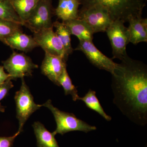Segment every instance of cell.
<instances>
[{"instance_id":"obj_6","label":"cell","mask_w":147,"mask_h":147,"mask_svg":"<svg viewBox=\"0 0 147 147\" xmlns=\"http://www.w3.org/2000/svg\"><path fill=\"white\" fill-rule=\"evenodd\" d=\"M78 18L85 21L94 34L105 32L113 21L108 11L98 5L82 7Z\"/></svg>"},{"instance_id":"obj_12","label":"cell","mask_w":147,"mask_h":147,"mask_svg":"<svg viewBox=\"0 0 147 147\" xmlns=\"http://www.w3.org/2000/svg\"><path fill=\"white\" fill-rule=\"evenodd\" d=\"M3 42L12 49L26 53L38 47L33 37L25 34L22 30L18 31L6 38Z\"/></svg>"},{"instance_id":"obj_14","label":"cell","mask_w":147,"mask_h":147,"mask_svg":"<svg viewBox=\"0 0 147 147\" xmlns=\"http://www.w3.org/2000/svg\"><path fill=\"white\" fill-rule=\"evenodd\" d=\"M80 0H59L54 12L62 22L76 19L79 17Z\"/></svg>"},{"instance_id":"obj_11","label":"cell","mask_w":147,"mask_h":147,"mask_svg":"<svg viewBox=\"0 0 147 147\" xmlns=\"http://www.w3.org/2000/svg\"><path fill=\"white\" fill-rule=\"evenodd\" d=\"M66 62L61 57L45 53V57L40 67L41 72L59 86L58 80L64 69L67 67Z\"/></svg>"},{"instance_id":"obj_17","label":"cell","mask_w":147,"mask_h":147,"mask_svg":"<svg viewBox=\"0 0 147 147\" xmlns=\"http://www.w3.org/2000/svg\"><path fill=\"white\" fill-rule=\"evenodd\" d=\"M17 15L24 24L31 16L40 0H10Z\"/></svg>"},{"instance_id":"obj_2","label":"cell","mask_w":147,"mask_h":147,"mask_svg":"<svg viewBox=\"0 0 147 147\" xmlns=\"http://www.w3.org/2000/svg\"><path fill=\"white\" fill-rule=\"evenodd\" d=\"M82 7L98 5L108 11L113 21L127 22L142 16L147 0H80Z\"/></svg>"},{"instance_id":"obj_20","label":"cell","mask_w":147,"mask_h":147,"mask_svg":"<svg viewBox=\"0 0 147 147\" xmlns=\"http://www.w3.org/2000/svg\"><path fill=\"white\" fill-rule=\"evenodd\" d=\"M59 86H61L63 88L65 95H70L74 101L79 100L80 97L78 95V90L74 85L72 84L68 72L67 67L65 68L58 80Z\"/></svg>"},{"instance_id":"obj_24","label":"cell","mask_w":147,"mask_h":147,"mask_svg":"<svg viewBox=\"0 0 147 147\" xmlns=\"http://www.w3.org/2000/svg\"><path fill=\"white\" fill-rule=\"evenodd\" d=\"M21 132L18 131L11 137H0V147H12L15 138Z\"/></svg>"},{"instance_id":"obj_19","label":"cell","mask_w":147,"mask_h":147,"mask_svg":"<svg viewBox=\"0 0 147 147\" xmlns=\"http://www.w3.org/2000/svg\"><path fill=\"white\" fill-rule=\"evenodd\" d=\"M79 100L83 101L88 108L95 111L106 120L109 121L112 119V117L105 113L94 91L90 89L84 97H79Z\"/></svg>"},{"instance_id":"obj_16","label":"cell","mask_w":147,"mask_h":147,"mask_svg":"<svg viewBox=\"0 0 147 147\" xmlns=\"http://www.w3.org/2000/svg\"><path fill=\"white\" fill-rule=\"evenodd\" d=\"M38 147H59L55 135L47 130L43 124L35 122L33 125Z\"/></svg>"},{"instance_id":"obj_7","label":"cell","mask_w":147,"mask_h":147,"mask_svg":"<svg viewBox=\"0 0 147 147\" xmlns=\"http://www.w3.org/2000/svg\"><path fill=\"white\" fill-rule=\"evenodd\" d=\"M2 63L11 80L31 76L34 69L38 68V65L34 63L30 57L24 53L15 52H13L9 57Z\"/></svg>"},{"instance_id":"obj_21","label":"cell","mask_w":147,"mask_h":147,"mask_svg":"<svg viewBox=\"0 0 147 147\" xmlns=\"http://www.w3.org/2000/svg\"><path fill=\"white\" fill-rule=\"evenodd\" d=\"M0 18L13 21L24 26L17 15L10 0H0Z\"/></svg>"},{"instance_id":"obj_22","label":"cell","mask_w":147,"mask_h":147,"mask_svg":"<svg viewBox=\"0 0 147 147\" xmlns=\"http://www.w3.org/2000/svg\"><path fill=\"white\" fill-rule=\"evenodd\" d=\"M21 24L0 18V41L3 42L6 38L18 31L21 30Z\"/></svg>"},{"instance_id":"obj_9","label":"cell","mask_w":147,"mask_h":147,"mask_svg":"<svg viewBox=\"0 0 147 147\" xmlns=\"http://www.w3.org/2000/svg\"><path fill=\"white\" fill-rule=\"evenodd\" d=\"M75 50L84 53L87 59L96 67L112 74L117 63L106 57L95 47L93 41L79 40Z\"/></svg>"},{"instance_id":"obj_1","label":"cell","mask_w":147,"mask_h":147,"mask_svg":"<svg viewBox=\"0 0 147 147\" xmlns=\"http://www.w3.org/2000/svg\"><path fill=\"white\" fill-rule=\"evenodd\" d=\"M112 74L113 102L136 124H147V66L127 55Z\"/></svg>"},{"instance_id":"obj_4","label":"cell","mask_w":147,"mask_h":147,"mask_svg":"<svg viewBox=\"0 0 147 147\" xmlns=\"http://www.w3.org/2000/svg\"><path fill=\"white\" fill-rule=\"evenodd\" d=\"M21 86L19 91L16 92L14 99L16 107V117L19 121L18 131L22 132L23 127L27 120L42 105L35 103L33 97L30 92L24 78H21Z\"/></svg>"},{"instance_id":"obj_26","label":"cell","mask_w":147,"mask_h":147,"mask_svg":"<svg viewBox=\"0 0 147 147\" xmlns=\"http://www.w3.org/2000/svg\"><path fill=\"white\" fill-rule=\"evenodd\" d=\"M5 110V107L2 106L0 103V112H2V113H4Z\"/></svg>"},{"instance_id":"obj_23","label":"cell","mask_w":147,"mask_h":147,"mask_svg":"<svg viewBox=\"0 0 147 147\" xmlns=\"http://www.w3.org/2000/svg\"><path fill=\"white\" fill-rule=\"evenodd\" d=\"M13 87V84L10 79L0 84V101L7 96L9 90Z\"/></svg>"},{"instance_id":"obj_3","label":"cell","mask_w":147,"mask_h":147,"mask_svg":"<svg viewBox=\"0 0 147 147\" xmlns=\"http://www.w3.org/2000/svg\"><path fill=\"white\" fill-rule=\"evenodd\" d=\"M42 106L48 108L54 116L57 128L52 133L55 135L57 134L63 135L69 131H74L88 133L96 129V127L77 118L74 114L61 111L54 107L50 100H47Z\"/></svg>"},{"instance_id":"obj_15","label":"cell","mask_w":147,"mask_h":147,"mask_svg":"<svg viewBox=\"0 0 147 147\" xmlns=\"http://www.w3.org/2000/svg\"><path fill=\"white\" fill-rule=\"evenodd\" d=\"M62 22L68 28L71 35L77 37L79 40L93 41L94 33L82 19L78 18Z\"/></svg>"},{"instance_id":"obj_5","label":"cell","mask_w":147,"mask_h":147,"mask_svg":"<svg viewBox=\"0 0 147 147\" xmlns=\"http://www.w3.org/2000/svg\"><path fill=\"white\" fill-rule=\"evenodd\" d=\"M112 48L113 59L120 60L127 56L126 47L129 43V37L127 27L123 21H113L106 30Z\"/></svg>"},{"instance_id":"obj_18","label":"cell","mask_w":147,"mask_h":147,"mask_svg":"<svg viewBox=\"0 0 147 147\" xmlns=\"http://www.w3.org/2000/svg\"><path fill=\"white\" fill-rule=\"evenodd\" d=\"M53 26L56 29L55 33L61 42L67 57H68L74 50L71 46V33L63 22L56 21L53 23Z\"/></svg>"},{"instance_id":"obj_8","label":"cell","mask_w":147,"mask_h":147,"mask_svg":"<svg viewBox=\"0 0 147 147\" xmlns=\"http://www.w3.org/2000/svg\"><path fill=\"white\" fill-rule=\"evenodd\" d=\"M53 13L52 0H40L24 26L34 33L53 28Z\"/></svg>"},{"instance_id":"obj_25","label":"cell","mask_w":147,"mask_h":147,"mask_svg":"<svg viewBox=\"0 0 147 147\" xmlns=\"http://www.w3.org/2000/svg\"><path fill=\"white\" fill-rule=\"evenodd\" d=\"M9 79H11L10 76L8 73H6L5 71L3 66H0V84L3 83Z\"/></svg>"},{"instance_id":"obj_10","label":"cell","mask_w":147,"mask_h":147,"mask_svg":"<svg viewBox=\"0 0 147 147\" xmlns=\"http://www.w3.org/2000/svg\"><path fill=\"white\" fill-rule=\"evenodd\" d=\"M33 38L38 46L45 53L61 57L67 61L68 57L61 42L53 30V27L34 33Z\"/></svg>"},{"instance_id":"obj_13","label":"cell","mask_w":147,"mask_h":147,"mask_svg":"<svg viewBox=\"0 0 147 147\" xmlns=\"http://www.w3.org/2000/svg\"><path fill=\"white\" fill-rule=\"evenodd\" d=\"M127 28L129 42L134 45L147 42V19L139 16L128 21Z\"/></svg>"}]
</instances>
